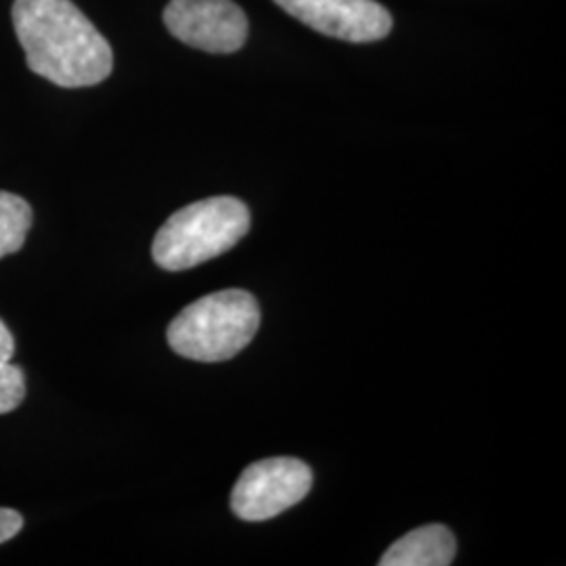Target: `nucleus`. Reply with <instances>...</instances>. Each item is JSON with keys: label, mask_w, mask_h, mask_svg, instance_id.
Returning a JSON list of instances; mask_svg holds the SVG:
<instances>
[{"label": "nucleus", "mask_w": 566, "mask_h": 566, "mask_svg": "<svg viewBox=\"0 0 566 566\" xmlns=\"http://www.w3.org/2000/svg\"><path fill=\"white\" fill-rule=\"evenodd\" d=\"M13 28L28 67L57 86H95L112 74L109 42L72 0H15Z\"/></svg>", "instance_id": "1"}, {"label": "nucleus", "mask_w": 566, "mask_h": 566, "mask_svg": "<svg viewBox=\"0 0 566 566\" xmlns=\"http://www.w3.org/2000/svg\"><path fill=\"white\" fill-rule=\"evenodd\" d=\"M261 327V308L245 290H221L185 306L166 338L185 359L219 364L243 350Z\"/></svg>", "instance_id": "2"}, {"label": "nucleus", "mask_w": 566, "mask_h": 566, "mask_svg": "<svg viewBox=\"0 0 566 566\" xmlns=\"http://www.w3.org/2000/svg\"><path fill=\"white\" fill-rule=\"evenodd\" d=\"M250 231V210L238 198H208L175 212L156 233L151 254L166 271H187L235 248Z\"/></svg>", "instance_id": "3"}, {"label": "nucleus", "mask_w": 566, "mask_h": 566, "mask_svg": "<svg viewBox=\"0 0 566 566\" xmlns=\"http://www.w3.org/2000/svg\"><path fill=\"white\" fill-rule=\"evenodd\" d=\"M313 485L311 468L296 458H269L248 465L233 486L231 510L245 523H263L301 504Z\"/></svg>", "instance_id": "4"}, {"label": "nucleus", "mask_w": 566, "mask_h": 566, "mask_svg": "<svg viewBox=\"0 0 566 566\" xmlns=\"http://www.w3.org/2000/svg\"><path fill=\"white\" fill-rule=\"evenodd\" d=\"M164 23L175 39L206 53H235L248 39V18L233 0H170Z\"/></svg>", "instance_id": "5"}, {"label": "nucleus", "mask_w": 566, "mask_h": 566, "mask_svg": "<svg viewBox=\"0 0 566 566\" xmlns=\"http://www.w3.org/2000/svg\"><path fill=\"white\" fill-rule=\"evenodd\" d=\"M285 13L346 42L382 41L392 30V18L376 0H273Z\"/></svg>", "instance_id": "6"}, {"label": "nucleus", "mask_w": 566, "mask_h": 566, "mask_svg": "<svg viewBox=\"0 0 566 566\" xmlns=\"http://www.w3.org/2000/svg\"><path fill=\"white\" fill-rule=\"evenodd\" d=\"M455 537L443 525H426L388 547L380 566H447L455 558Z\"/></svg>", "instance_id": "7"}, {"label": "nucleus", "mask_w": 566, "mask_h": 566, "mask_svg": "<svg viewBox=\"0 0 566 566\" xmlns=\"http://www.w3.org/2000/svg\"><path fill=\"white\" fill-rule=\"evenodd\" d=\"M32 227V208L20 196L0 191V259L20 252Z\"/></svg>", "instance_id": "8"}, {"label": "nucleus", "mask_w": 566, "mask_h": 566, "mask_svg": "<svg viewBox=\"0 0 566 566\" xmlns=\"http://www.w3.org/2000/svg\"><path fill=\"white\" fill-rule=\"evenodd\" d=\"M25 399V376L18 365L0 361V413H9Z\"/></svg>", "instance_id": "9"}, {"label": "nucleus", "mask_w": 566, "mask_h": 566, "mask_svg": "<svg viewBox=\"0 0 566 566\" xmlns=\"http://www.w3.org/2000/svg\"><path fill=\"white\" fill-rule=\"evenodd\" d=\"M21 528H23V518H21L20 512L0 507V544L13 539Z\"/></svg>", "instance_id": "10"}, {"label": "nucleus", "mask_w": 566, "mask_h": 566, "mask_svg": "<svg viewBox=\"0 0 566 566\" xmlns=\"http://www.w3.org/2000/svg\"><path fill=\"white\" fill-rule=\"evenodd\" d=\"M15 355V338L11 329L0 319V361H11Z\"/></svg>", "instance_id": "11"}]
</instances>
